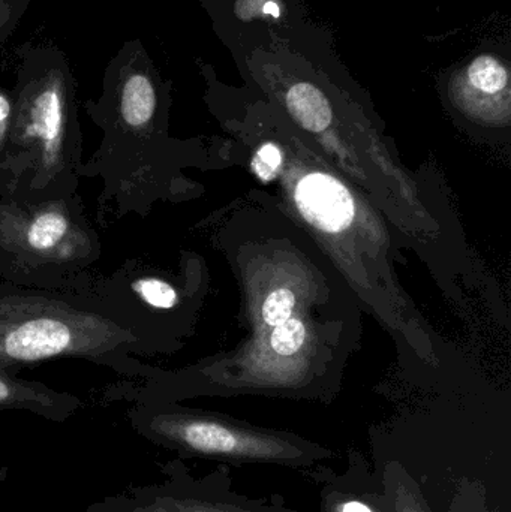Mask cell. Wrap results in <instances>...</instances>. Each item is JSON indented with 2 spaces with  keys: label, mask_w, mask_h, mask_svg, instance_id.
<instances>
[{
  "label": "cell",
  "mask_w": 511,
  "mask_h": 512,
  "mask_svg": "<svg viewBox=\"0 0 511 512\" xmlns=\"http://www.w3.org/2000/svg\"><path fill=\"white\" fill-rule=\"evenodd\" d=\"M128 331L104 316L44 298H0V369L60 355H98Z\"/></svg>",
  "instance_id": "cell-2"
},
{
  "label": "cell",
  "mask_w": 511,
  "mask_h": 512,
  "mask_svg": "<svg viewBox=\"0 0 511 512\" xmlns=\"http://www.w3.org/2000/svg\"><path fill=\"white\" fill-rule=\"evenodd\" d=\"M285 105L294 122L305 131L318 134L332 125V105L314 84H293L285 95Z\"/></svg>",
  "instance_id": "cell-9"
},
{
  "label": "cell",
  "mask_w": 511,
  "mask_h": 512,
  "mask_svg": "<svg viewBox=\"0 0 511 512\" xmlns=\"http://www.w3.org/2000/svg\"><path fill=\"white\" fill-rule=\"evenodd\" d=\"M303 218L324 233H341L353 224L356 204L344 183L324 173L303 177L294 192Z\"/></svg>",
  "instance_id": "cell-7"
},
{
  "label": "cell",
  "mask_w": 511,
  "mask_h": 512,
  "mask_svg": "<svg viewBox=\"0 0 511 512\" xmlns=\"http://www.w3.org/2000/svg\"><path fill=\"white\" fill-rule=\"evenodd\" d=\"M461 83L465 93H476L485 98L509 95V68L494 54H480L462 72Z\"/></svg>",
  "instance_id": "cell-10"
},
{
  "label": "cell",
  "mask_w": 511,
  "mask_h": 512,
  "mask_svg": "<svg viewBox=\"0 0 511 512\" xmlns=\"http://www.w3.org/2000/svg\"><path fill=\"white\" fill-rule=\"evenodd\" d=\"M15 53L20 66L11 132L51 167L59 162L75 113L74 74L56 45L24 44Z\"/></svg>",
  "instance_id": "cell-3"
},
{
  "label": "cell",
  "mask_w": 511,
  "mask_h": 512,
  "mask_svg": "<svg viewBox=\"0 0 511 512\" xmlns=\"http://www.w3.org/2000/svg\"><path fill=\"white\" fill-rule=\"evenodd\" d=\"M78 408L80 402L75 397L56 393L41 384L20 381L0 369V409H23L47 420L65 421Z\"/></svg>",
  "instance_id": "cell-8"
},
{
  "label": "cell",
  "mask_w": 511,
  "mask_h": 512,
  "mask_svg": "<svg viewBox=\"0 0 511 512\" xmlns=\"http://www.w3.org/2000/svg\"><path fill=\"white\" fill-rule=\"evenodd\" d=\"M161 78L140 39H131L108 62L102 105L120 126L143 132L152 126L161 102Z\"/></svg>",
  "instance_id": "cell-5"
},
{
  "label": "cell",
  "mask_w": 511,
  "mask_h": 512,
  "mask_svg": "<svg viewBox=\"0 0 511 512\" xmlns=\"http://www.w3.org/2000/svg\"><path fill=\"white\" fill-rule=\"evenodd\" d=\"M446 512H497L489 507L488 492L477 480H462L456 486Z\"/></svg>",
  "instance_id": "cell-13"
},
{
  "label": "cell",
  "mask_w": 511,
  "mask_h": 512,
  "mask_svg": "<svg viewBox=\"0 0 511 512\" xmlns=\"http://www.w3.org/2000/svg\"><path fill=\"white\" fill-rule=\"evenodd\" d=\"M132 426L153 444L180 457L225 466H279L305 472L335 457L330 448L294 433L203 412L144 408L134 412Z\"/></svg>",
  "instance_id": "cell-1"
},
{
  "label": "cell",
  "mask_w": 511,
  "mask_h": 512,
  "mask_svg": "<svg viewBox=\"0 0 511 512\" xmlns=\"http://www.w3.org/2000/svg\"><path fill=\"white\" fill-rule=\"evenodd\" d=\"M284 156L276 144L264 143L252 158L251 168L255 176L263 182H272L278 177Z\"/></svg>",
  "instance_id": "cell-17"
},
{
  "label": "cell",
  "mask_w": 511,
  "mask_h": 512,
  "mask_svg": "<svg viewBox=\"0 0 511 512\" xmlns=\"http://www.w3.org/2000/svg\"><path fill=\"white\" fill-rule=\"evenodd\" d=\"M306 340V328L297 318H288L282 324L276 325L270 337L273 351L279 355H294L300 351Z\"/></svg>",
  "instance_id": "cell-15"
},
{
  "label": "cell",
  "mask_w": 511,
  "mask_h": 512,
  "mask_svg": "<svg viewBox=\"0 0 511 512\" xmlns=\"http://www.w3.org/2000/svg\"><path fill=\"white\" fill-rule=\"evenodd\" d=\"M134 291L141 300L155 309H173L179 301L176 289L165 280L146 277L134 283Z\"/></svg>",
  "instance_id": "cell-14"
},
{
  "label": "cell",
  "mask_w": 511,
  "mask_h": 512,
  "mask_svg": "<svg viewBox=\"0 0 511 512\" xmlns=\"http://www.w3.org/2000/svg\"><path fill=\"white\" fill-rule=\"evenodd\" d=\"M392 512H434L416 478L399 460H390L381 471Z\"/></svg>",
  "instance_id": "cell-11"
},
{
  "label": "cell",
  "mask_w": 511,
  "mask_h": 512,
  "mask_svg": "<svg viewBox=\"0 0 511 512\" xmlns=\"http://www.w3.org/2000/svg\"><path fill=\"white\" fill-rule=\"evenodd\" d=\"M12 114H14V98L9 95L8 90L0 87V149L11 134Z\"/></svg>",
  "instance_id": "cell-19"
},
{
  "label": "cell",
  "mask_w": 511,
  "mask_h": 512,
  "mask_svg": "<svg viewBox=\"0 0 511 512\" xmlns=\"http://www.w3.org/2000/svg\"><path fill=\"white\" fill-rule=\"evenodd\" d=\"M69 231V219L60 210H38L24 227L23 239L30 251L48 255L62 246Z\"/></svg>",
  "instance_id": "cell-12"
},
{
  "label": "cell",
  "mask_w": 511,
  "mask_h": 512,
  "mask_svg": "<svg viewBox=\"0 0 511 512\" xmlns=\"http://www.w3.org/2000/svg\"><path fill=\"white\" fill-rule=\"evenodd\" d=\"M161 474L158 483L99 499L83 512H305L288 507L281 495L252 498L237 492L225 465L197 477L176 459L165 463Z\"/></svg>",
  "instance_id": "cell-4"
},
{
  "label": "cell",
  "mask_w": 511,
  "mask_h": 512,
  "mask_svg": "<svg viewBox=\"0 0 511 512\" xmlns=\"http://www.w3.org/2000/svg\"><path fill=\"white\" fill-rule=\"evenodd\" d=\"M294 306H296V297L293 291L288 288H278L270 292L269 297L264 301L261 315L267 325L276 327L291 318Z\"/></svg>",
  "instance_id": "cell-16"
},
{
  "label": "cell",
  "mask_w": 511,
  "mask_h": 512,
  "mask_svg": "<svg viewBox=\"0 0 511 512\" xmlns=\"http://www.w3.org/2000/svg\"><path fill=\"white\" fill-rule=\"evenodd\" d=\"M305 472L317 484L320 512H392L381 475L360 451H348L344 472L321 465Z\"/></svg>",
  "instance_id": "cell-6"
},
{
  "label": "cell",
  "mask_w": 511,
  "mask_h": 512,
  "mask_svg": "<svg viewBox=\"0 0 511 512\" xmlns=\"http://www.w3.org/2000/svg\"><path fill=\"white\" fill-rule=\"evenodd\" d=\"M30 0H0V48L14 33L21 17L26 14Z\"/></svg>",
  "instance_id": "cell-18"
}]
</instances>
